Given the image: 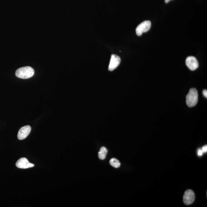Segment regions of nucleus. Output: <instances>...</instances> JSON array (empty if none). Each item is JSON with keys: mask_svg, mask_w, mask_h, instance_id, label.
Returning <instances> with one entry per match:
<instances>
[{"mask_svg": "<svg viewBox=\"0 0 207 207\" xmlns=\"http://www.w3.org/2000/svg\"><path fill=\"white\" fill-rule=\"evenodd\" d=\"M203 94L204 96L205 97H206V98H207V91L206 89H204V90L203 91Z\"/></svg>", "mask_w": 207, "mask_h": 207, "instance_id": "12", "label": "nucleus"}, {"mask_svg": "<svg viewBox=\"0 0 207 207\" xmlns=\"http://www.w3.org/2000/svg\"><path fill=\"white\" fill-rule=\"evenodd\" d=\"M16 166L17 168L21 169L29 168L34 167V165L30 163L29 161L26 158L19 159L16 162Z\"/></svg>", "mask_w": 207, "mask_h": 207, "instance_id": "7", "label": "nucleus"}, {"mask_svg": "<svg viewBox=\"0 0 207 207\" xmlns=\"http://www.w3.org/2000/svg\"><path fill=\"white\" fill-rule=\"evenodd\" d=\"M202 151H203V152H205L206 153L207 152V145H205V146H204L202 148Z\"/></svg>", "mask_w": 207, "mask_h": 207, "instance_id": "11", "label": "nucleus"}, {"mask_svg": "<svg viewBox=\"0 0 207 207\" xmlns=\"http://www.w3.org/2000/svg\"><path fill=\"white\" fill-rule=\"evenodd\" d=\"M34 74V70L30 67L20 68L16 70V75L20 78L26 79L32 77Z\"/></svg>", "mask_w": 207, "mask_h": 207, "instance_id": "1", "label": "nucleus"}, {"mask_svg": "<svg viewBox=\"0 0 207 207\" xmlns=\"http://www.w3.org/2000/svg\"><path fill=\"white\" fill-rule=\"evenodd\" d=\"M107 153V150L105 147H102L101 148L98 153L99 158L100 160L105 159Z\"/></svg>", "mask_w": 207, "mask_h": 207, "instance_id": "9", "label": "nucleus"}, {"mask_svg": "<svg viewBox=\"0 0 207 207\" xmlns=\"http://www.w3.org/2000/svg\"><path fill=\"white\" fill-rule=\"evenodd\" d=\"M186 64L190 70H196L199 67V63L196 58L193 56H190L187 58Z\"/></svg>", "mask_w": 207, "mask_h": 207, "instance_id": "6", "label": "nucleus"}, {"mask_svg": "<svg viewBox=\"0 0 207 207\" xmlns=\"http://www.w3.org/2000/svg\"><path fill=\"white\" fill-rule=\"evenodd\" d=\"M170 1H172V0H165V2L168 3Z\"/></svg>", "mask_w": 207, "mask_h": 207, "instance_id": "14", "label": "nucleus"}, {"mask_svg": "<svg viewBox=\"0 0 207 207\" xmlns=\"http://www.w3.org/2000/svg\"><path fill=\"white\" fill-rule=\"evenodd\" d=\"M109 163L112 167L115 168H119L120 166V162L115 158H112L109 161Z\"/></svg>", "mask_w": 207, "mask_h": 207, "instance_id": "10", "label": "nucleus"}, {"mask_svg": "<svg viewBox=\"0 0 207 207\" xmlns=\"http://www.w3.org/2000/svg\"><path fill=\"white\" fill-rule=\"evenodd\" d=\"M195 199V194L193 190H188L185 191L183 197V201L185 205L192 204L194 202Z\"/></svg>", "mask_w": 207, "mask_h": 207, "instance_id": "4", "label": "nucleus"}, {"mask_svg": "<svg viewBox=\"0 0 207 207\" xmlns=\"http://www.w3.org/2000/svg\"><path fill=\"white\" fill-rule=\"evenodd\" d=\"M31 127L27 125L21 127L18 133V139L20 140H23L26 139L29 135L31 132Z\"/></svg>", "mask_w": 207, "mask_h": 207, "instance_id": "5", "label": "nucleus"}, {"mask_svg": "<svg viewBox=\"0 0 207 207\" xmlns=\"http://www.w3.org/2000/svg\"><path fill=\"white\" fill-rule=\"evenodd\" d=\"M198 94L196 89L195 88L190 89L186 97L187 106L189 107L195 106L198 103Z\"/></svg>", "mask_w": 207, "mask_h": 207, "instance_id": "2", "label": "nucleus"}, {"mask_svg": "<svg viewBox=\"0 0 207 207\" xmlns=\"http://www.w3.org/2000/svg\"><path fill=\"white\" fill-rule=\"evenodd\" d=\"M121 59L118 56L112 54L108 70L112 71L116 68L120 64Z\"/></svg>", "mask_w": 207, "mask_h": 207, "instance_id": "8", "label": "nucleus"}, {"mask_svg": "<svg viewBox=\"0 0 207 207\" xmlns=\"http://www.w3.org/2000/svg\"><path fill=\"white\" fill-rule=\"evenodd\" d=\"M151 26V23L149 21H143L137 26L136 29V32L137 35L140 36L142 34L148 31L149 30Z\"/></svg>", "mask_w": 207, "mask_h": 207, "instance_id": "3", "label": "nucleus"}, {"mask_svg": "<svg viewBox=\"0 0 207 207\" xmlns=\"http://www.w3.org/2000/svg\"><path fill=\"white\" fill-rule=\"evenodd\" d=\"M203 151L201 149H200L198 150V154L199 156H201L203 155Z\"/></svg>", "mask_w": 207, "mask_h": 207, "instance_id": "13", "label": "nucleus"}]
</instances>
